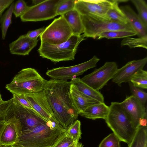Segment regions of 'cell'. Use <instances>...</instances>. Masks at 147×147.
I'll list each match as a JSON object with an SVG mask.
<instances>
[{
    "mask_svg": "<svg viewBox=\"0 0 147 147\" xmlns=\"http://www.w3.org/2000/svg\"><path fill=\"white\" fill-rule=\"evenodd\" d=\"M70 81L54 79L46 80L43 91L59 124L66 129L77 120L79 114L69 96Z\"/></svg>",
    "mask_w": 147,
    "mask_h": 147,
    "instance_id": "1",
    "label": "cell"
},
{
    "mask_svg": "<svg viewBox=\"0 0 147 147\" xmlns=\"http://www.w3.org/2000/svg\"><path fill=\"white\" fill-rule=\"evenodd\" d=\"M83 34L79 36L73 35L66 42L52 45L41 43L38 51L40 56L54 63L74 60L78 47L86 39Z\"/></svg>",
    "mask_w": 147,
    "mask_h": 147,
    "instance_id": "5",
    "label": "cell"
},
{
    "mask_svg": "<svg viewBox=\"0 0 147 147\" xmlns=\"http://www.w3.org/2000/svg\"><path fill=\"white\" fill-rule=\"evenodd\" d=\"M81 126L80 121L76 120L66 129L65 136L71 138L75 143H78L81 138Z\"/></svg>",
    "mask_w": 147,
    "mask_h": 147,
    "instance_id": "26",
    "label": "cell"
},
{
    "mask_svg": "<svg viewBox=\"0 0 147 147\" xmlns=\"http://www.w3.org/2000/svg\"><path fill=\"white\" fill-rule=\"evenodd\" d=\"M45 28L43 27L33 30L30 31L26 34L27 37L31 39H36L43 32Z\"/></svg>",
    "mask_w": 147,
    "mask_h": 147,
    "instance_id": "36",
    "label": "cell"
},
{
    "mask_svg": "<svg viewBox=\"0 0 147 147\" xmlns=\"http://www.w3.org/2000/svg\"><path fill=\"white\" fill-rule=\"evenodd\" d=\"M9 147H28L24 146L18 143H16L11 146Z\"/></svg>",
    "mask_w": 147,
    "mask_h": 147,
    "instance_id": "44",
    "label": "cell"
},
{
    "mask_svg": "<svg viewBox=\"0 0 147 147\" xmlns=\"http://www.w3.org/2000/svg\"><path fill=\"white\" fill-rule=\"evenodd\" d=\"M62 0H44L41 3L28 6L20 16L23 22H37L51 19L57 16L56 10Z\"/></svg>",
    "mask_w": 147,
    "mask_h": 147,
    "instance_id": "8",
    "label": "cell"
},
{
    "mask_svg": "<svg viewBox=\"0 0 147 147\" xmlns=\"http://www.w3.org/2000/svg\"><path fill=\"white\" fill-rule=\"evenodd\" d=\"M100 59L96 55L89 60L71 66L61 67L48 70L46 75L52 79L67 80L82 74L89 69L96 67Z\"/></svg>",
    "mask_w": 147,
    "mask_h": 147,
    "instance_id": "10",
    "label": "cell"
},
{
    "mask_svg": "<svg viewBox=\"0 0 147 147\" xmlns=\"http://www.w3.org/2000/svg\"><path fill=\"white\" fill-rule=\"evenodd\" d=\"M117 63L107 62L99 68L85 76L81 79L94 90L99 91L112 79L118 69Z\"/></svg>",
    "mask_w": 147,
    "mask_h": 147,
    "instance_id": "9",
    "label": "cell"
},
{
    "mask_svg": "<svg viewBox=\"0 0 147 147\" xmlns=\"http://www.w3.org/2000/svg\"><path fill=\"white\" fill-rule=\"evenodd\" d=\"M147 62V57L128 62L119 69H118L112 82L121 86L123 83L129 82L140 70L143 69Z\"/></svg>",
    "mask_w": 147,
    "mask_h": 147,
    "instance_id": "14",
    "label": "cell"
},
{
    "mask_svg": "<svg viewBox=\"0 0 147 147\" xmlns=\"http://www.w3.org/2000/svg\"><path fill=\"white\" fill-rule=\"evenodd\" d=\"M12 98L13 113L21 123L22 132L31 130L40 124L48 122L34 110L25 107L16 99Z\"/></svg>",
    "mask_w": 147,
    "mask_h": 147,
    "instance_id": "12",
    "label": "cell"
},
{
    "mask_svg": "<svg viewBox=\"0 0 147 147\" xmlns=\"http://www.w3.org/2000/svg\"><path fill=\"white\" fill-rule=\"evenodd\" d=\"M83 145L82 144L79 142L77 143L74 144L69 147H83Z\"/></svg>",
    "mask_w": 147,
    "mask_h": 147,
    "instance_id": "42",
    "label": "cell"
},
{
    "mask_svg": "<svg viewBox=\"0 0 147 147\" xmlns=\"http://www.w3.org/2000/svg\"><path fill=\"white\" fill-rule=\"evenodd\" d=\"M46 81L35 69L25 68L16 75L5 88L13 95H24L43 90Z\"/></svg>",
    "mask_w": 147,
    "mask_h": 147,
    "instance_id": "4",
    "label": "cell"
},
{
    "mask_svg": "<svg viewBox=\"0 0 147 147\" xmlns=\"http://www.w3.org/2000/svg\"><path fill=\"white\" fill-rule=\"evenodd\" d=\"M120 103L134 126L138 128L140 120L147 116L145 106L132 95L127 96Z\"/></svg>",
    "mask_w": 147,
    "mask_h": 147,
    "instance_id": "15",
    "label": "cell"
},
{
    "mask_svg": "<svg viewBox=\"0 0 147 147\" xmlns=\"http://www.w3.org/2000/svg\"><path fill=\"white\" fill-rule=\"evenodd\" d=\"M70 82L74 87L83 94L99 102H104L103 95L84 83L80 78H73Z\"/></svg>",
    "mask_w": 147,
    "mask_h": 147,
    "instance_id": "21",
    "label": "cell"
},
{
    "mask_svg": "<svg viewBox=\"0 0 147 147\" xmlns=\"http://www.w3.org/2000/svg\"><path fill=\"white\" fill-rule=\"evenodd\" d=\"M147 116H146L140 120L139 125L143 126H147Z\"/></svg>",
    "mask_w": 147,
    "mask_h": 147,
    "instance_id": "40",
    "label": "cell"
},
{
    "mask_svg": "<svg viewBox=\"0 0 147 147\" xmlns=\"http://www.w3.org/2000/svg\"><path fill=\"white\" fill-rule=\"evenodd\" d=\"M5 123L1 142L3 145L9 147L18 143L22 132V128L19 120L14 115L13 111L12 115Z\"/></svg>",
    "mask_w": 147,
    "mask_h": 147,
    "instance_id": "16",
    "label": "cell"
},
{
    "mask_svg": "<svg viewBox=\"0 0 147 147\" xmlns=\"http://www.w3.org/2000/svg\"><path fill=\"white\" fill-rule=\"evenodd\" d=\"M120 8L125 15L132 28L139 37L147 36L146 28L137 14L129 5L121 6Z\"/></svg>",
    "mask_w": 147,
    "mask_h": 147,
    "instance_id": "19",
    "label": "cell"
},
{
    "mask_svg": "<svg viewBox=\"0 0 147 147\" xmlns=\"http://www.w3.org/2000/svg\"><path fill=\"white\" fill-rule=\"evenodd\" d=\"M28 7L24 1L18 0L14 3L13 13L16 18L20 17L26 10Z\"/></svg>",
    "mask_w": 147,
    "mask_h": 147,
    "instance_id": "35",
    "label": "cell"
},
{
    "mask_svg": "<svg viewBox=\"0 0 147 147\" xmlns=\"http://www.w3.org/2000/svg\"><path fill=\"white\" fill-rule=\"evenodd\" d=\"M14 4V3L13 2L9 8L0 18L2 38L3 40L5 39L8 29L12 23V17Z\"/></svg>",
    "mask_w": 147,
    "mask_h": 147,
    "instance_id": "25",
    "label": "cell"
},
{
    "mask_svg": "<svg viewBox=\"0 0 147 147\" xmlns=\"http://www.w3.org/2000/svg\"><path fill=\"white\" fill-rule=\"evenodd\" d=\"M24 95L34 110L43 119L47 121H52L58 123L54 117L43 90Z\"/></svg>",
    "mask_w": 147,
    "mask_h": 147,
    "instance_id": "13",
    "label": "cell"
},
{
    "mask_svg": "<svg viewBox=\"0 0 147 147\" xmlns=\"http://www.w3.org/2000/svg\"><path fill=\"white\" fill-rule=\"evenodd\" d=\"M120 142L114 134L111 133L102 141L99 147H120Z\"/></svg>",
    "mask_w": 147,
    "mask_h": 147,
    "instance_id": "34",
    "label": "cell"
},
{
    "mask_svg": "<svg viewBox=\"0 0 147 147\" xmlns=\"http://www.w3.org/2000/svg\"><path fill=\"white\" fill-rule=\"evenodd\" d=\"M14 1L13 0H0V18L5 10Z\"/></svg>",
    "mask_w": 147,
    "mask_h": 147,
    "instance_id": "39",
    "label": "cell"
},
{
    "mask_svg": "<svg viewBox=\"0 0 147 147\" xmlns=\"http://www.w3.org/2000/svg\"><path fill=\"white\" fill-rule=\"evenodd\" d=\"M81 17L84 28L83 34L85 37L95 39L101 33L112 31L125 30L136 32L129 24L124 25L87 16L81 15Z\"/></svg>",
    "mask_w": 147,
    "mask_h": 147,
    "instance_id": "6",
    "label": "cell"
},
{
    "mask_svg": "<svg viewBox=\"0 0 147 147\" xmlns=\"http://www.w3.org/2000/svg\"><path fill=\"white\" fill-rule=\"evenodd\" d=\"M132 95L143 105L145 106L147 100V93L141 88L134 86L130 82H128Z\"/></svg>",
    "mask_w": 147,
    "mask_h": 147,
    "instance_id": "33",
    "label": "cell"
},
{
    "mask_svg": "<svg viewBox=\"0 0 147 147\" xmlns=\"http://www.w3.org/2000/svg\"><path fill=\"white\" fill-rule=\"evenodd\" d=\"M12 98L0 104V124L5 122L12 113Z\"/></svg>",
    "mask_w": 147,
    "mask_h": 147,
    "instance_id": "29",
    "label": "cell"
},
{
    "mask_svg": "<svg viewBox=\"0 0 147 147\" xmlns=\"http://www.w3.org/2000/svg\"><path fill=\"white\" fill-rule=\"evenodd\" d=\"M13 97L16 99L24 106L28 108L33 110V109L26 98L24 95H13Z\"/></svg>",
    "mask_w": 147,
    "mask_h": 147,
    "instance_id": "37",
    "label": "cell"
},
{
    "mask_svg": "<svg viewBox=\"0 0 147 147\" xmlns=\"http://www.w3.org/2000/svg\"><path fill=\"white\" fill-rule=\"evenodd\" d=\"M62 16L71 28L73 35L79 36L84 32L81 15L76 9L69 11Z\"/></svg>",
    "mask_w": 147,
    "mask_h": 147,
    "instance_id": "22",
    "label": "cell"
},
{
    "mask_svg": "<svg viewBox=\"0 0 147 147\" xmlns=\"http://www.w3.org/2000/svg\"><path fill=\"white\" fill-rule=\"evenodd\" d=\"M132 2L136 7L138 16L143 24L147 28V4L144 0H132Z\"/></svg>",
    "mask_w": 147,
    "mask_h": 147,
    "instance_id": "31",
    "label": "cell"
},
{
    "mask_svg": "<svg viewBox=\"0 0 147 147\" xmlns=\"http://www.w3.org/2000/svg\"><path fill=\"white\" fill-rule=\"evenodd\" d=\"M75 143L71 138L65 136L54 147H69Z\"/></svg>",
    "mask_w": 147,
    "mask_h": 147,
    "instance_id": "38",
    "label": "cell"
},
{
    "mask_svg": "<svg viewBox=\"0 0 147 147\" xmlns=\"http://www.w3.org/2000/svg\"><path fill=\"white\" fill-rule=\"evenodd\" d=\"M44 0H33L32 1V3L34 5H36L42 2Z\"/></svg>",
    "mask_w": 147,
    "mask_h": 147,
    "instance_id": "43",
    "label": "cell"
},
{
    "mask_svg": "<svg viewBox=\"0 0 147 147\" xmlns=\"http://www.w3.org/2000/svg\"><path fill=\"white\" fill-rule=\"evenodd\" d=\"M69 96L73 106L78 114L89 106L100 102L83 94L71 84Z\"/></svg>",
    "mask_w": 147,
    "mask_h": 147,
    "instance_id": "18",
    "label": "cell"
},
{
    "mask_svg": "<svg viewBox=\"0 0 147 147\" xmlns=\"http://www.w3.org/2000/svg\"><path fill=\"white\" fill-rule=\"evenodd\" d=\"M0 147H8V146H5V145H0Z\"/></svg>",
    "mask_w": 147,
    "mask_h": 147,
    "instance_id": "46",
    "label": "cell"
},
{
    "mask_svg": "<svg viewBox=\"0 0 147 147\" xmlns=\"http://www.w3.org/2000/svg\"><path fill=\"white\" fill-rule=\"evenodd\" d=\"M128 147H147V126H140Z\"/></svg>",
    "mask_w": 147,
    "mask_h": 147,
    "instance_id": "24",
    "label": "cell"
},
{
    "mask_svg": "<svg viewBox=\"0 0 147 147\" xmlns=\"http://www.w3.org/2000/svg\"><path fill=\"white\" fill-rule=\"evenodd\" d=\"M4 101L3 100L2 98L1 94L0 92V104L3 103L4 102Z\"/></svg>",
    "mask_w": 147,
    "mask_h": 147,
    "instance_id": "45",
    "label": "cell"
},
{
    "mask_svg": "<svg viewBox=\"0 0 147 147\" xmlns=\"http://www.w3.org/2000/svg\"><path fill=\"white\" fill-rule=\"evenodd\" d=\"M136 35H137V33L134 32L125 30H119L102 32L98 35L97 38L98 39L104 38L108 39L125 38Z\"/></svg>",
    "mask_w": 147,
    "mask_h": 147,
    "instance_id": "27",
    "label": "cell"
},
{
    "mask_svg": "<svg viewBox=\"0 0 147 147\" xmlns=\"http://www.w3.org/2000/svg\"><path fill=\"white\" fill-rule=\"evenodd\" d=\"M118 0H113L112 5L107 12L109 20L124 25L129 24L128 20L118 5Z\"/></svg>",
    "mask_w": 147,
    "mask_h": 147,
    "instance_id": "23",
    "label": "cell"
},
{
    "mask_svg": "<svg viewBox=\"0 0 147 147\" xmlns=\"http://www.w3.org/2000/svg\"><path fill=\"white\" fill-rule=\"evenodd\" d=\"M76 1L75 0H62L57 8V16H62L65 13L74 9Z\"/></svg>",
    "mask_w": 147,
    "mask_h": 147,
    "instance_id": "32",
    "label": "cell"
},
{
    "mask_svg": "<svg viewBox=\"0 0 147 147\" xmlns=\"http://www.w3.org/2000/svg\"><path fill=\"white\" fill-rule=\"evenodd\" d=\"M38 40L32 39L26 34L20 35L9 45L10 53L13 55L25 56L29 54L37 45Z\"/></svg>",
    "mask_w": 147,
    "mask_h": 147,
    "instance_id": "17",
    "label": "cell"
},
{
    "mask_svg": "<svg viewBox=\"0 0 147 147\" xmlns=\"http://www.w3.org/2000/svg\"><path fill=\"white\" fill-rule=\"evenodd\" d=\"M135 86L138 88H147V72L143 69L136 73L130 81Z\"/></svg>",
    "mask_w": 147,
    "mask_h": 147,
    "instance_id": "30",
    "label": "cell"
},
{
    "mask_svg": "<svg viewBox=\"0 0 147 147\" xmlns=\"http://www.w3.org/2000/svg\"><path fill=\"white\" fill-rule=\"evenodd\" d=\"M112 3L113 0H76L74 9L81 15L109 20L106 17V14Z\"/></svg>",
    "mask_w": 147,
    "mask_h": 147,
    "instance_id": "11",
    "label": "cell"
},
{
    "mask_svg": "<svg viewBox=\"0 0 147 147\" xmlns=\"http://www.w3.org/2000/svg\"><path fill=\"white\" fill-rule=\"evenodd\" d=\"M109 107V111L105 120L106 123L120 142L128 145L137 128L134 125L120 102H112Z\"/></svg>",
    "mask_w": 147,
    "mask_h": 147,
    "instance_id": "3",
    "label": "cell"
},
{
    "mask_svg": "<svg viewBox=\"0 0 147 147\" xmlns=\"http://www.w3.org/2000/svg\"><path fill=\"white\" fill-rule=\"evenodd\" d=\"M121 46H128L130 48L141 47L147 49V36L137 38L130 37L124 38L121 41Z\"/></svg>",
    "mask_w": 147,
    "mask_h": 147,
    "instance_id": "28",
    "label": "cell"
},
{
    "mask_svg": "<svg viewBox=\"0 0 147 147\" xmlns=\"http://www.w3.org/2000/svg\"><path fill=\"white\" fill-rule=\"evenodd\" d=\"M5 122L0 124V145H3L1 142V138L2 133L5 128Z\"/></svg>",
    "mask_w": 147,
    "mask_h": 147,
    "instance_id": "41",
    "label": "cell"
},
{
    "mask_svg": "<svg viewBox=\"0 0 147 147\" xmlns=\"http://www.w3.org/2000/svg\"><path fill=\"white\" fill-rule=\"evenodd\" d=\"M73 35L67 22L61 16L45 28L39 37L41 43L57 45L67 41Z\"/></svg>",
    "mask_w": 147,
    "mask_h": 147,
    "instance_id": "7",
    "label": "cell"
},
{
    "mask_svg": "<svg viewBox=\"0 0 147 147\" xmlns=\"http://www.w3.org/2000/svg\"><path fill=\"white\" fill-rule=\"evenodd\" d=\"M66 129L52 121L22 131L16 143L28 147H54L65 136Z\"/></svg>",
    "mask_w": 147,
    "mask_h": 147,
    "instance_id": "2",
    "label": "cell"
},
{
    "mask_svg": "<svg viewBox=\"0 0 147 147\" xmlns=\"http://www.w3.org/2000/svg\"><path fill=\"white\" fill-rule=\"evenodd\" d=\"M109 110V107L104 102H99L89 106L79 115L92 120L99 119L105 120Z\"/></svg>",
    "mask_w": 147,
    "mask_h": 147,
    "instance_id": "20",
    "label": "cell"
}]
</instances>
